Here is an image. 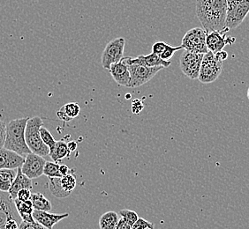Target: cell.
I'll list each match as a JSON object with an SVG mask.
<instances>
[{
    "label": "cell",
    "instance_id": "7bdbcfd3",
    "mask_svg": "<svg viewBox=\"0 0 249 229\" xmlns=\"http://www.w3.org/2000/svg\"></svg>",
    "mask_w": 249,
    "mask_h": 229
},
{
    "label": "cell",
    "instance_id": "603a6c76",
    "mask_svg": "<svg viewBox=\"0 0 249 229\" xmlns=\"http://www.w3.org/2000/svg\"><path fill=\"white\" fill-rule=\"evenodd\" d=\"M49 189L53 196L58 198H65L71 195L70 192L65 191L61 185V177L49 178Z\"/></svg>",
    "mask_w": 249,
    "mask_h": 229
},
{
    "label": "cell",
    "instance_id": "cb8c5ba5",
    "mask_svg": "<svg viewBox=\"0 0 249 229\" xmlns=\"http://www.w3.org/2000/svg\"><path fill=\"white\" fill-rule=\"evenodd\" d=\"M18 213L15 208V203L0 209V229H5V224L11 219H16Z\"/></svg>",
    "mask_w": 249,
    "mask_h": 229
},
{
    "label": "cell",
    "instance_id": "4fadbf2b",
    "mask_svg": "<svg viewBox=\"0 0 249 229\" xmlns=\"http://www.w3.org/2000/svg\"><path fill=\"white\" fill-rule=\"evenodd\" d=\"M24 162V156L5 147L0 148V169H17Z\"/></svg>",
    "mask_w": 249,
    "mask_h": 229
},
{
    "label": "cell",
    "instance_id": "f1b7e54d",
    "mask_svg": "<svg viewBox=\"0 0 249 229\" xmlns=\"http://www.w3.org/2000/svg\"><path fill=\"white\" fill-rule=\"evenodd\" d=\"M182 49L181 46L173 47V46H171V45H168L167 48L164 49V51L159 57H161L163 60H165V61H170V59L173 57L174 53L178 51V50H179V49Z\"/></svg>",
    "mask_w": 249,
    "mask_h": 229
},
{
    "label": "cell",
    "instance_id": "ffe728a7",
    "mask_svg": "<svg viewBox=\"0 0 249 229\" xmlns=\"http://www.w3.org/2000/svg\"><path fill=\"white\" fill-rule=\"evenodd\" d=\"M30 200L32 202L34 210L44 211V212H51L53 209V205L51 201L47 197H45L42 193H33L31 195Z\"/></svg>",
    "mask_w": 249,
    "mask_h": 229
},
{
    "label": "cell",
    "instance_id": "d6986e66",
    "mask_svg": "<svg viewBox=\"0 0 249 229\" xmlns=\"http://www.w3.org/2000/svg\"><path fill=\"white\" fill-rule=\"evenodd\" d=\"M70 150L68 149L67 143L65 140H59L57 141L55 147L50 152L49 156L53 159L54 163H59L60 161H62L65 158L69 157L70 156Z\"/></svg>",
    "mask_w": 249,
    "mask_h": 229
},
{
    "label": "cell",
    "instance_id": "4316f807",
    "mask_svg": "<svg viewBox=\"0 0 249 229\" xmlns=\"http://www.w3.org/2000/svg\"><path fill=\"white\" fill-rule=\"evenodd\" d=\"M61 185L65 191L72 193L76 187V177L73 176V173L61 177Z\"/></svg>",
    "mask_w": 249,
    "mask_h": 229
},
{
    "label": "cell",
    "instance_id": "8d00e7d4",
    "mask_svg": "<svg viewBox=\"0 0 249 229\" xmlns=\"http://www.w3.org/2000/svg\"><path fill=\"white\" fill-rule=\"evenodd\" d=\"M59 172H60V174L62 175V177H65V176H67V175H69V174L74 173V170L69 168L67 165L62 164V165H59Z\"/></svg>",
    "mask_w": 249,
    "mask_h": 229
},
{
    "label": "cell",
    "instance_id": "7402d4cb",
    "mask_svg": "<svg viewBox=\"0 0 249 229\" xmlns=\"http://www.w3.org/2000/svg\"><path fill=\"white\" fill-rule=\"evenodd\" d=\"M16 173L15 169H0V191L8 192L12 186Z\"/></svg>",
    "mask_w": 249,
    "mask_h": 229
},
{
    "label": "cell",
    "instance_id": "8fae6325",
    "mask_svg": "<svg viewBox=\"0 0 249 229\" xmlns=\"http://www.w3.org/2000/svg\"><path fill=\"white\" fill-rule=\"evenodd\" d=\"M125 62L128 65H140L147 67L161 66L167 68L171 65V61H165L153 52L149 55H140L138 57L132 58L131 57H124Z\"/></svg>",
    "mask_w": 249,
    "mask_h": 229
},
{
    "label": "cell",
    "instance_id": "1f68e13d",
    "mask_svg": "<svg viewBox=\"0 0 249 229\" xmlns=\"http://www.w3.org/2000/svg\"><path fill=\"white\" fill-rule=\"evenodd\" d=\"M168 45L169 44H167L165 42H162V41L156 42L152 45V52L154 54H157L158 56H160L164 51V49L167 48Z\"/></svg>",
    "mask_w": 249,
    "mask_h": 229
},
{
    "label": "cell",
    "instance_id": "2e32d148",
    "mask_svg": "<svg viewBox=\"0 0 249 229\" xmlns=\"http://www.w3.org/2000/svg\"><path fill=\"white\" fill-rule=\"evenodd\" d=\"M32 179H30L22 173L21 167L17 168V173H16V177H15L14 182L12 184V186L10 188L8 194L10 197L15 200L16 199L17 194L20 190L22 189H29L32 190Z\"/></svg>",
    "mask_w": 249,
    "mask_h": 229
},
{
    "label": "cell",
    "instance_id": "4dcf8cb0",
    "mask_svg": "<svg viewBox=\"0 0 249 229\" xmlns=\"http://www.w3.org/2000/svg\"><path fill=\"white\" fill-rule=\"evenodd\" d=\"M19 229H47L38 222H27L22 220L19 225Z\"/></svg>",
    "mask_w": 249,
    "mask_h": 229
},
{
    "label": "cell",
    "instance_id": "e0dca14e",
    "mask_svg": "<svg viewBox=\"0 0 249 229\" xmlns=\"http://www.w3.org/2000/svg\"><path fill=\"white\" fill-rule=\"evenodd\" d=\"M15 208L19 214L20 219L27 222H35L36 220L34 219L33 212L34 207L31 200L20 201L19 199H15Z\"/></svg>",
    "mask_w": 249,
    "mask_h": 229
},
{
    "label": "cell",
    "instance_id": "7a4b0ae2",
    "mask_svg": "<svg viewBox=\"0 0 249 229\" xmlns=\"http://www.w3.org/2000/svg\"><path fill=\"white\" fill-rule=\"evenodd\" d=\"M29 117H23L19 119L10 121L6 124V136H5V149L11 150L26 157L31 153L25 139V130Z\"/></svg>",
    "mask_w": 249,
    "mask_h": 229
},
{
    "label": "cell",
    "instance_id": "52a82bcc",
    "mask_svg": "<svg viewBox=\"0 0 249 229\" xmlns=\"http://www.w3.org/2000/svg\"><path fill=\"white\" fill-rule=\"evenodd\" d=\"M124 45L125 40L123 37L113 39L107 43L101 57L102 66L109 70L112 64L120 62L124 57Z\"/></svg>",
    "mask_w": 249,
    "mask_h": 229
},
{
    "label": "cell",
    "instance_id": "30bf717a",
    "mask_svg": "<svg viewBox=\"0 0 249 229\" xmlns=\"http://www.w3.org/2000/svg\"><path fill=\"white\" fill-rule=\"evenodd\" d=\"M45 163L46 161L44 158L31 152L25 157V162L21 166V170L30 179H36L43 176Z\"/></svg>",
    "mask_w": 249,
    "mask_h": 229
},
{
    "label": "cell",
    "instance_id": "ac0fdd59",
    "mask_svg": "<svg viewBox=\"0 0 249 229\" xmlns=\"http://www.w3.org/2000/svg\"><path fill=\"white\" fill-rule=\"evenodd\" d=\"M81 111L80 106L76 102H69L63 106L60 110L57 112L58 118L65 122H69L77 117Z\"/></svg>",
    "mask_w": 249,
    "mask_h": 229
},
{
    "label": "cell",
    "instance_id": "b9f144b4",
    "mask_svg": "<svg viewBox=\"0 0 249 229\" xmlns=\"http://www.w3.org/2000/svg\"><path fill=\"white\" fill-rule=\"evenodd\" d=\"M248 98H249V89H248Z\"/></svg>",
    "mask_w": 249,
    "mask_h": 229
},
{
    "label": "cell",
    "instance_id": "277c9868",
    "mask_svg": "<svg viewBox=\"0 0 249 229\" xmlns=\"http://www.w3.org/2000/svg\"><path fill=\"white\" fill-rule=\"evenodd\" d=\"M222 71L223 62L216 58L214 53L208 51L203 56L198 80L202 84H211L216 82Z\"/></svg>",
    "mask_w": 249,
    "mask_h": 229
},
{
    "label": "cell",
    "instance_id": "836d02e7",
    "mask_svg": "<svg viewBox=\"0 0 249 229\" xmlns=\"http://www.w3.org/2000/svg\"><path fill=\"white\" fill-rule=\"evenodd\" d=\"M31 190L29 189H22L18 192L16 198L20 201H29L31 198Z\"/></svg>",
    "mask_w": 249,
    "mask_h": 229
},
{
    "label": "cell",
    "instance_id": "5bb4252c",
    "mask_svg": "<svg viewBox=\"0 0 249 229\" xmlns=\"http://www.w3.org/2000/svg\"><path fill=\"white\" fill-rule=\"evenodd\" d=\"M109 72L116 83L120 86L128 87L131 77L128 65L125 62L124 57L120 62L112 64L109 69Z\"/></svg>",
    "mask_w": 249,
    "mask_h": 229
},
{
    "label": "cell",
    "instance_id": "7c38bea8",
    "mask_svg": "<svg viewBox=\"0 0 249 229\" xmlns=\"http://www.w3.org/2000/svg\"><path fill=\"white\" fill-rule=\"evenodd\" d=\"M226 32L212 31L207 33L206 44L209 51L215 53L223 50L227 44L234 43V37H226Z\"/></svg>",
    "mask_w": 249,
    "mask_h": 229
},
{
    "label": "cell",
    "instance_id": "d6a6232c",
    "mask_svg": "<svg viewBox=\"0 0 249 229\" xmlns=\"http://www.w3.org/2000/svg\"><path fill=\"white\" fill-rule=\"evenodd\" d=\"M14 203V200L10 197L8 192L0 191V209L6 205H11Z\"/></svg>",
    "mask_w": 249,
    "mask_h": 229
},
{
    "label": "cell",
    "instance_id": "3957f363",
    "mask_svg": "<svg viewBox=\"0 0 249 229\" xmlns=\"http://www.w3.org/2000/svg\"><path fill=\"white\" fill-rule=\"evenodd\" d=\"M43 124V120L40 116L29 118L25 130V139L32 153L45 157L50 154V149L41 138L40 129Z\"/></svg>",
    "mask_w": 249,
    "mask_h": 229
},
{
    "label": "cell",
    "instance_id": "5b68a950",
    "mask_svg": "<svg viewBox=\"0 0 249 229\" xmlns=\"http://www.w3.org/2000/svg\"><path fill=\"white\" fill-rule=\"evenodd\" d=\"M249 14V0H227L226 28L237 29Z\"/></svg>",
    "mask_w": 249,
    "mask_h": 229
},
{
    "label": "cell",
    "instance_id": "d590c367",
    "mask_svg": "<svg viewBox=\"0 0 249 229\" xmlns=\"http://www.w3.org/2000/svg\"><path fill=\"white\" fill-rule=\"evenodd\" d=\"M132 111L134 114H139L142 110H143V102L141 100H134L132 103Z\"/></svg>",
    "mask_w": 249,
    "mask_h": 229
},
{
    "label": "cell",
    "instance_id": "ab89813d",
    "mask_svg": "<svg viewBox=\"0 0 249 229\" xmlns=\"http://www.w3.org/2000/svg\"><path fill=\"white\" fill-rule=\"evenodd\" d=\"M215 56L218 60H220L222 62H224L225 60L227 59L228 57V53L226 52L225 50H220L218 52L215 53Z\"/></svg>",
    "mask_w": 249,
    "mask_h": 229
},
{
    "label": "cell",
    "instance_id": "44dd1931",
    "mask_svg": "<svg viewBox=\"0 0 249 229\" xmlns=\"http://www.w3.org/2000/svg\"><path fill=\"white\" fill-rule=\"evenodd\" d=\"M119 220V215L116 212H106L99 219V228L100 229H115Z\"/></svg>",
    "mask_w": 249,
    "mask_h": 229
},
{
    "label": "cell",
    "instance_id": "74e56055",
    "mask_svg": "<svg viewBox=\"0 0 249 229\" xmlns=\"http://www.w3.org/2000/svg\"><path fill=\"white\" fill-rule=\"evenodd\" d=\"M19 225L16 219H11L6 222L5 229H19Z\"/></svg>",
    "mask_w": 249,
    "mask_h": 229
},
{
    "label": "cell",
    "instance_id": "f546056e",
    "mask_svg": "<svg viewBox=\"0 0 249 229\" xmlns=\"http://www.w3.org/2000/svg\"><path fill=\"white\" fill-rule=\"evenodd\" d=\"M154 229V224L149 222L147 220H145L143 218H138V220H136V222L132 226V229Z\"/></svg>",
    "mask_w": 249,
    "mask_h": 229
},
{
    "label": "cell",
    "instance_id": "83f0119b",
    "mask_svg": "<svg viewBox=\"0 0 249 229\" xmlns=\"http://www.w3.org/2000/svg\"><path fill=\"white\" fill-rule=\"evenodd\" d=\"M120 215L125 222H127L131 226H133L139 218V216L136 213V212L129 210V209H123V210L120 211Z\"/></svg>",
    "mask_w": 249,
    "mask_h": 229
},
{
    "label": "cell",
    "instance_id": "484cf974",
    "mask_svg": "<svg viewBox=\"0 0 249 229\" xmlns=\"http://www.w3.org/2000/svg\"><path fill=\"white\" fill-rule=\"evenodd\" d=\"M40 134H41V138L43 139V143L48 147L51 152L53 148L55 147L57 141L54 139L53 134L50 132V131L43 126H42L40 129Z\"/></svg>",
    "mask_w": 249,
    "mask_h": 229
},
{
    "label": "cell",
    "instance_id": "f35d334b",
    "mask_svg": "<svg viewBox=\"0 0 249 229\" xmlns=\"http://www.w3.org/2000/svg\"><path fill=\"white\" fill-rule=\"evenodd\" d=\"M115 229H132V226L128 224L127 222H125V221L121 218V219H120V220H119L117 226H116Z\"/></svg>",
    "mask_w": 249,
    "mask_h": 229
},
{
    "label": "cell",
    "instance_id": "e575fe53",
    "mask_svg": "<svg viewBox=\"0 0 249 229\" xmlns=\"http://www.w3.org/2000/svg\"><path fill=\"white\" fill-rule=\"evenodd\" d=\"M6 136V124L4 120L0 119V148L4 147Z\"/></svg>",
    "mask_w": 249,
    "mask_h": 229
},
{
    "label": "cell",
    "instance_id": "9a60e30c",
    "mask_svg": "<svg viewBox=\"0 0 249 229\" xmlns=\"http://www.w3.org/2000/svg\"><path fill=\"white\" fill-rule=\"evenodd\" d=\"M33 217L36 222L42 225L47 229H53V227L58 224L59 221L67 219L69 217V213H52L50 212L44 211L34 210Z\"/></svg>",
    "mask_w": 249,
    "mask_h": 229
},
{
    "label": "cell",
    "instance_id": "6da1fadb",
    "mask_svg": "<svg viewBox=\"0 0 249 229\" xmlns=\"http://www.w3.org/2000/svg\"><path fill=\"white\" fill-rule=\"evenodd\" d=\"M196 15L207 33L230 30L225 26L227 0H196Z\"/></svg>",
    "mask_w": 249,
    "mask_h": 229
},
{
    "label": "cell",
    "instance_id": "60d3db41",
    "mask_svg": "<svg viewBox=\"0 0 249 229\" xmlns=\"http://www.w3.org/2000/svg\"><path fill=\"white\" fill-rule=\"evenodd\" d=\"M67 147H68V149L70 150V152L72 153V152H74L75 150L77 149V147H78V145H77L76 141H69L68 143H67Z\"/></svg>",
    "mask_w": 249,
    "mask_h": 229
},
{
    "label": "cell",
    "instance_id": "d4e9b609",
    "mask_svg": "<svg viewBox=\"0 0 249 229\" xmlns=\"http://www.w3.org/2000/svg\"><path fill=\"white\" fill-rule=\"evenodd\" d=\"M43 175H45L48 178H54V177H62V175L59 172V165L54 162H46Z\"/></svg>",
    "mask_w": 249,
    "mask_h": 229
},
{
    "label": "cell",
    "instance_id": "ba28073f",
    "mask_svg": "<svg viewBox=\"0 0 249 229\" xmlns=\"http://www.w3.org/2000/svg\"><path fill=\"white\" fill-rule=\"evenodd\" d=\"M203 56L204 54L185 49L179 59V67L183 74L190 80H198Z\"/></svg>",
    "mask_w": 249,
    "mask_h": 229
},
{
    "label": "cell",
    "instance_id": "8992f818",
    "mask_svg": "<svg viewBox=\"0 0 249 229\" xmlns=\"http://www.w3.org/2000/svg\"><path fill=\"white\" fill-rule=\"evenodd\" d=\"M207 32L203 29L195 28L185 33L181 41V47L192 52L206 54L209 49L206 44Z\"/></svg>",
    "mask_w": 249,
    "mask_h": 229
},
{
    "label": "cell",
    "instance_id": "9c48e42d",
    "mask_svg": "<svg viewBox=\"0 0 249 229\" xmlns=\"http://www.w3.org/2000/svg\"><path fill=\"white\" fill-rule=\"evenodd\" d=\"M128 68L131 77L128 87L132 88L139 87L146 84L163 69V67L161 66L147 67L140 65H128Z\"/></svg>",
    "mask_w": 249,
    "mask_h": 229
}]
</instances>
